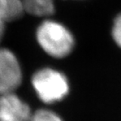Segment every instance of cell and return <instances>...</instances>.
Returning a JSON list of instances; mask_svg holds the SVG:
<instances>
[{"mask_svg":"<svg viewBox=\"0 0 121 121\" xmlns=\"http://www.w3.org/2000/svg\"><path fill=\"white\" fill-rule=\"evenodd\" d=\"M36 40L46 54L64 58L72 51L75 40L66 26L51 19H45L36 30Z\"/></svg>","mask_w":121,"mask_h":121,"instance_id":"obj_1","label":"cell"},{"mask_svg":"<svg viewBox=\"0 0 121 121\" xmlns=\"http://www.w3.org/2000/svg\"><path fill=\"white\" fill-rule=\"evenodd\" d=\"M31 83L38 98L45 104L62 100L69 93L66 77L52 68L45 67L35 72L32 76Z\"/></svg>","mask_w":121,"mask_h":121,"instance_id":"obj_2","label":"cell"},{"mask_svg":"<svg viewBox=\"0 0 121 121\" xmlns=\"http://www.w3.org/2000/svg\"><path fill=\"white\" fill-rule=\"evenodd\" d=\"M22 70L15 54L0 47V95L13 93L22 82Z\"/></svg>","mask_w":121,"mask_h":121,"instance_id":"obj_3","label":"cell"},{"mask_svg":"<svg viewBox=\"0 0 121 121\" xmlns=\"http://www.w3.org/2000/svg\"><path fill=\"white\" fill-rule=\"evenodd\" d=\"M30 106L13 93L0 95V121H30Z\"/></svg>","mask_w":121,"mask_h":121,"instance_id":"obj_4","label":"cell"},{"mask_svg":"<svg viewBox=\"0 0 121 121\" xmlns=\"http://www.w3.org/2000/svg\"><path fill=\"white\" fill-rule=\"evenodd\" d=\"M25 12L38 17L50 16L55 12L54 0H22Z\"/></svg>","mask_w":121,"mask_h":121,"instance_id":"obj_5","label":"cell"},{"mask_svg":"<svg viewBox=\"0 0 121 121\" xmlns=\"http://www.w3.org/2000/svg\"><path fill=\"white\" fill-rule=\"evenodd\" d=\"M24 13L22 0H0V16L6 22L19 19Z\"/></svg>","mask_w":121,"mask_h":121,"instance_id":"obj_6","label":"cell"},{"mask_svg":"<svg viewBox=\"0 0 121 121\" xmlns=\"http://www.w3.org/2000/svg\"><path fill=\"white\" fill-rule=\"evenodd\" d=\"M30 121H62L56 113L48 109H39L30 117Z\"/></svg>","mask_w":121,"mask_h":121,"instance_id":"obj_7","label":"cell"},{"mask_svg":"<svg viewBox=\"0 0 121 121\" xmlns=\"http://www.w3.org/2000/svg\"><path fill=\"white\" fill-rule=\"evenodd\" d=\"M112 36L114 42L121 48V13H119L113 21Z\"/></svg>","mask_w":121,"mask_h":121,"instance_id":"obj_8","label":"cell"},{"mask_svg":"<svg viewBox=\"0 0 121 121\" xmlns=\"http://www.w3.org/2000/svg\"><path fill=\"white\" fill-rule=\"evenodd\" d=\"M5 23L6 21L0 16V42L2 40L4 32H5Z\"/></svg>","mask_w":121,"mask_h":121,"instance_id":"obj_9","label":"cell"}]
</instances>
